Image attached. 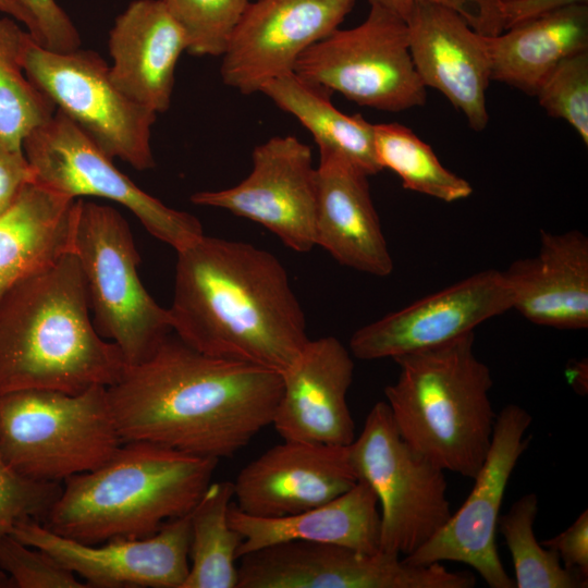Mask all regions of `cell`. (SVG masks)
Returning <instances> with one entry per match:
<instances>
[{
  "instance_id": "27",
  "label": "cell",
  "mask_w": 588,
  "mask_h": 588,
  "mask_svg": "<svg viewBox=\"0 0 588 588\" xmlns=\"http://www.w3.org/2000/svg\"><path fill=\"white\" fill-rule=\"evenodd\" d=\"M282 111L295 117L313 135L319 149L338 152L368 175L382 171L373 148V124L360 114L341 112L332 91L294 72L265 84L260 91Z\"/></svg>"
},
{
  "instance_id": "5",
  "label": "cell",
  "mask_w": 588,
  "mask_h": 588,
  "mask_svg": "<svg viewBox=\"0 0 588 588\" xmlns=\"http://www.w3.org/2000/svg\"><path fill=\"white\" fill-rule=\"evenodd\" d=\"M475 332L399 356V376L384 389L403 440L444 471L469 479L491 444L497 414L490 368L474 350Z\"/></svg>"
},
{
  "instance_id": "6",
  "label": "cell",
  "mask_w": 588,
  "mask_h": 588,
  "mask_svg": "<svg viewBox=\"0 0 588 588\" xmlns=\"http://www.w3.org/2000/svg\"><path fill=\"white\" fill-rule=\"evenodd\" d=\"M122 443L107 387L78 393L45 389L0 393V454L29 478L60 482L90 471Z\"/></svg>"
},
{
  "instance_id": "1",
  "label": "cell",
  "mask_w": 588,
  "mask_h": 588,
  "mask_svg": "<svg viewBox=\"0 0 588 588\" xmlns=\"http://www.w3.org/2000/svg\"><path fill=\"white\" fill-rule=\"evenodd\" d=\"M281 373L204 354L172 333L107 387L123 442L231 457L272 424Z\"/></svg>"
},
{
  "instance_id": "9",
  "label": "cell",
  "mask_w": 588,
  "mask_h": 588,
  "mask_svg": "<svg viewBox=\"0 0 588 588\" xmlns=\"http://www.w3.org/2000/svg\"><path fill=\"white\" fill-rule=\"evenodd\" d=\"M370 3L363 23L333 33L306 49L294 65L299 77L371 109L400 112L425 105L404 19Z\"/></svg>"
},
{
  "instance_id": "29",
  "label": "cell",
  "mask_w": 588,
  "mask_h": 588,
  "mask_svg": "<svg viewBox=\"0 0 588 588\" xmlns=\"http://www.w3.org/2000/svg\"><path fill=\"white\" fill-rule=\"evenodd\" d=\"M28 36L13 17H0V142L15 151H23L25 138L57 110L26 75L23 51Z\"/></svg>"
},
{
  "instance_id": "14",
  "label": "cell",
  "mask_w": 588,
  "mask_h": 588,
  "mask_svg": "<svg viewBox=\"0 0 588 588\" xmlns=\"http://www.w3.org/2000/svg\"><path fill=\"white\" fill-rule=\"evenodd\" d=\"M438 563L411 564L378 551L308 541H286L245 554L236 588H441Z\"/></svg>"
},
{
  "instance_id": "3",
  "label": "cell",
  "mask_w": 588,
  "mask_h": 588,
  "mask_svg": "<svg viewBox=\"0 0 588 588\" xmlns=\"http://www.w3.org/2000/svg\"><path fill=\"white\" fill-rule=\"evenodd\" d=\"M125 366L90 317L73 254L20 282L0 299V393L45 389L78 393L109 387Z\"/></svg>"
},
{
  "instance_id": "19",
  "label": "cell",
  "mask_w": 588,
  "mask_h": 588,
  "mask_svg": "<svg viewBox=\"0 0 588 588\" xmlns=\"http://www.w3.org/2000/svg\"><path fill=\"white\" fill-rule=\"evenodd\" d=\"M357 481L348 445L283 440L240 470L234 504L253 516H289L340 497Z\"/></svg>"
},
{
  "instance_id": "35",
  "label": "cell",
  "mask_w": 588,
  "mask_h": 588,
  "mask_svg": "<svg viewBox=\"0 0 588 588\" xmlns=\"http://www.w3.org/2000/svg\"><path fill=\"white\" fill-rule=\"evenodd\" d=\"M0 569L14 588H84L77 575L50 553L12 535L0 539Z\"/></svg>"
},
{
  "instance_id": "22",
  "label": "cell",
  "mask_w": 588,
  "mask_h": 588,
  "mask_svg": "<svg viewBox=\"0 0 588 588\" xmlns=\"http://www.w3.org/2000/svg\"><path fill=\"white\" fill-rule=\"evenodd\" d=\"M513 307L528 321L560 330L588 328V237L579 230L540 232L538 253L503 271Z\"/></svg>"
},
{
  "instance_id": "11",
  "label": "cell",
  "mask_w": 588,
  "mask_h": 588,
  "mask_svg": "<svg viewBox=\"0 0 588 588\" xmlns=\"http://www.w3.org/2000/svg\"><path fill=\"white\" fill-rule=\"evenodd\" d=\"M23 151L37 183L72 199L91 196L118 203L127 208L149 234L175 252L205 234L196 217L168 207L138 187L59 110L25 138Z\"/></svg>"
},
{
  "instance_id": "41",
  "label": "cell",
  "mask_w": 588,
  "mask_h": 588,
  "mask_svg": "<svg viewBox=\"0 0 588 588\" xmlns=\"http://www.w3.org/2000/svg\"><path fill=\"white\" fill-rule=\"evenodd\" d=\"M0 12L8 14L17 22L22 23L28 33L32 29V21L28 15L12 0H0Z\"/></svg>"
},
{
  "instance_id": "15",
  "label": "cell",
  "mask_w": 588,
  "mask_h": 588,
  "mask_svg": "<svg viewBox=\"0 0 588 588\" xmlns=\"http://www.w3.org/2000/svg\"><path fill=\"white\" fill-rule=\"evenodd\" d=\"M512 307L503 271L486 269L357 329L350 352L362 360L394 359L462 338Z\"/></svg>"
},
{
  "instance_id": "21",
  "label": "cell",
  "mask_w": 588,
  "mask_h": 588,
  "mask_svg": "<svg viewBox=\"0 0 588 588\" xmlns=\"http://www.w3.org/2000/svg\"><path fill=\"white\" fill-rule=\"evenodd\" d=\"M316 246L340 265L388 277L394 265L373 206L368 174L342 155L319 149Z\"/></svg>"
},
{
  "instance_id": "8",
  "label": "cell",
  "mask_w": 588,
  "mask_h": 588,
  "mask_svg": "<svg viewBox=\"0 0 588 588\" xmlns=\"http://www.w3.org/2000/svg\"><path fill=\"white\" fill-rule=\"evenodd\" d=\"M348 452L381 509L380 551L407 556L446 524L452 512L444 470L403 440L385 401L371 407Z\"/></svg>"
},
{
  "instance_id": "23",
  "label": "cell",
  "mask_w": 588,
  "mask_h": 588,
  "mask_svg": "<svg viewBox=\"0 0 588 588\" xmlns=\"http://www.w3.org/2000/svg\"><path fill=\"white\" fill-rule=\"evenodd\" d=\"M110 76L133 101L158 113L171 105L176 63L187 41L160 0H135L109 33Z\"/></svg>"
},
{
  "instance_id": "16",
  "label": "cell",
  "mask_w": 588,
  "mask_h": 588,
  "mask_svg": "<svg viewBox=\"0 0 588 588\" xmlns=\"http://www.w3.org/2000/svg\"><path fill=\"white\" fill-rule=\"evenodd\" d=\"M356 0L249 2L221 56L224 85L243 95L291 73L301 54L339 28Z\"/></svg>"
},
{
  "instance_id": "28",
  "label": "cell",
  "mask_w": 588,
  "mask_h": 588,
  "mask_svg": "<svg viewBox=\"0 0 588 588\" xmlns=\"http://www.w3.org/2000/svg\"><path fill=\"white\" fill-rule=\"evenodd\" d=\"M233 482H210L189 512L188 573L181 588H236L242 536L231 527Z\"/></svg>"
},
{
  "instance_id": "39",
  "label": "cell",
  "mask_w": 588,
  "mask_h": 588,
  "mask_svg": "<svg viewBox=\"0 0 588 588\" xmlns=\"http://www.w3.org/2000/svg\"><path fill=\"white\" fill-rule=\"evenodd\" d=\"M422 0H369L378 3L402 19H406L413 5ZM457 11L477 32H485L491 22L495 0H432Z\"/></svg>"
},
{
  "instance_id": "10",
  "label": "cell",
  "mask_w": 588,
  "mask_h": 588,
  "mask_svg": "<svg viewBox=\"0 0 588 588\" xmlns=\"http://www.w3.org/2000/svg\"><path fill=\"white\" fill-rule=\"evenodd\" d=\"M28 78L109 157L138 171L155 168L150 145L157 113L112 82L110 66L91 50H48L29 34L23 51Z\"/></svg>"
},
{
  "instance_id": "12",
  "label": "cell",
  "mask_w": 588,
  "mask_h": 588,
  "mask_svg": "<svg viewBox=\"0 0 588 588\" xmlns=\"http://www.w3.org/2000/svg\"><path fill=\"white\" fill-rule=\"evenodd\" d=\"M531 421L530 414L516 404L497 414L491 444L469 495L428 542L403 558L405 562H460L473 567L491 588H515L500 560L495 537L507 482L529 445L525 434Z\"/></svg>"
},
{
  "instance_id": "20",
  "label": "cell",
  "mask_w": 588,
  "mask_h": 588,
  "mask_svg": "<svg viewBox=\"0 0 588 588\" xmlns=\"http://www.w3.org/2000/svg\"><path fill=\"white\" fill-rule=\"evenodd\" d=\"M352 356L334 336L309 339L281 372L282 393L271 425L283 440L339 446L354 441L355 424L347 404Z\"/></svg>"
},
{
  "instance_id": "7",
  "label": "cell",
  "mask_w": 588,
  "mask_h": 588,
  "mask_svg": "<svg viewBox=\"0 0 588 588\" xmlns=\"http://www.w3.org/2000/svg\"><path fill=\"white\" fill-rule=\"evenodd\" d=\"M72 254L99 334L119 347L125 365L148 358L173 332L169 309L140 281L127 221L113 207L76 199Z\"/></svg>"
},
{
  "instance_id": "24",
  "label": "cell",
  "mask_w": 588,
  "mask_h": 588,
  "mask_svg": "<svg viewBox=\"0 0 588 588\" xmlns=\"http://www.w3.org/2000/svg\"><path fill=\"white\" fill-rule=\"evenodd\" d=\"M228 519L242 536L238 559L286 541L336 544L366 553L380 551L378 500L362 480L340 497L294 515L258 517L232 503Z\"/></svg>"
},
{
  "instance_id": "25",
  "label": "cell",
  "mask_w": 588,
  "mask_h": 588,
  "mask_svg": "<svg viewBox=\"0 0 588 588\" xmlns=\"http://www.w3.org/2000/svg\"><path fill=\"white\" fill-rule=\"evenodd\" d=\"M75 200L34 182L0 216V299L72 254Z\"/></svg>"
},
{
  "instance_id": "4",
  "label": "cell",
  "mask_w": 588,
  "mask_h": 588,
  "mask_svg": "<svg viewBox=\"0 0 588 588\" xmlns=\"http://www.w3.org/2000/svg\"><path fill=\"white\" fill-rule=\"evenodd\" d=\"M218 462L152 442H123L97 468L64 480L42 524L90 544L149 537L192 511Z\"/></svg>"
},
{
  "instance_id": "13",
  "label": "cell",
  "mask_w": 588,
  "mask_h": 588,
  "mask_svg": "<svg viewBox=\"0 0 588 588\" xmlns=\"http://www.w3.org/2000/svg\"><path fill=\"white\" fill-rule=\"evenodd\" d=\"M250 173L237 185L191 196L198 206L221 208L252 220L291 249L316 246L317 168L308 145L293 135L273 136L252 154Z\"/></svg>"
},
{
  "instance_id": "37",
  "label": "cell",
  "mask_w": 588,
  "mask_h": 588,
  "mask_svg": "<svg viewBox=\"0 0 588 588\" xmlns=\"http://www.w3.org/2000/svg\"><path fill=\"white\" fill-rule=\"evenodd\" d=\"M541 544L555 551L564 565L588 579V511L585 510L565 530Z\"/></svg>"
},
{
  "instance_id": "33",
  "label": "cell",
  "mask_w": 588,
  "mask_h": 588,
  "mask_svg": "<svg viewBox=\"0 0 588 588\" xmlns=\"http://www.w3.org/2000/svg\"><path fill=\"white\" fill-rule=\"evenodd\" d=\"M535 96L548 115L567 122L588 144V51L561 61Z\"/></svg>"
},
{
  "instance_id": "32",
  "label": "cell",
  "mask_w": 588,
  "mask_h": 588,
  "mask_svg": "<svg viewBox=\"0 0 588 588\" xmlns=\"http://www.w3.org/2000/svg\"><path fill=\"white\" fill-rule=\"evenodd\" d=\"M182 27L186 51L221 57L249 0H160Z\"/></svg>"
},
{
  "instance_id": "26",
  "label": "cell",
  "mask_w": 588,
  "mask_h": 588,
  "mask_svg": "<svg viewBox=\"0 0 588 588\" xmlns=\"http://www.w3.org/2000/svg\"><path fill=\"white\" fill-rule=\"evenodd\" d=\"M491 78L535 96L564 59L588 51V4L569 5L487 35Z\"/></svg>"
},
{
  "instance_id": "40",
  "label": "cell",
  "mask_w": 588,
  "mask_h": 588,
  "mask_svg": "<svg viewBox=\"0 0 588 588\" xmlns=\"http://www.w3.org/2000/svg\"><path fill=\"white\" fill-rule=\"evenodd\" d=\"M588 4V0H498L502 32L543 14L574 5Z\"/></svg>"
},
{
  "instance_id": "17",
  "label": "cell",
  "mask_w": 588,
  "mask_h": 588,
  "mask_svg": "<svg viewBox=\"0 0 588 588\" xmlns=\"http://www.w3.org/2000/svg\"><path fill=\"white\" fill-rule=\"evenodd\" d=\"M11 535L50 553L87 587L181 588L188 573L189 513L149 537L114 538L100 546L57 534L36 519L19 522Z\"/></svg>"
},
{
  "instance_id": "31",
  "label": "cell",
  "mask_w": 588,
  "mask_h": 588,
  "mask_svg": "<svg viewBox=\"0 0 588 588\" xmlns=\"http://www.w3.org/2000/svg\"><path fill=\"white\" fill-rule=\"evenodd\" d=\"M538 498L527 493L501 515L498 530L511 553L515 588H586L588 579L567 569L558 553L538 542L534 524Z\"/></svg>"
},
{
  "instance_id": "18",
  "label": "cell",
  "mask_w": 588,
  "mask_h": 588,
  "mask_svg": "<svg viewBox=\"0 0 588 588\" xmlns=\"http://www.w3.org/2000/svg\"><path fill=\"white\" fill-rule=\"evenodd\" d=\"M409 51L424 86L437 89L461 111L470 128L489 121L487 89L491 60L487 35L474 29L453 8L416 2L405 19Z\"/></svg>"
},
{
  "instance_id": "30",
  "label": "cell",
  "mask_w": 588,
  "mask_h": 588,
  "mask_svg": "<svg viewBox=\"0 0 588 588\" xmlns=\"http://www.w3.org/2000/svg\"><path fill=\"white\" fill-rule=\"evenodd\" d=\"M373 148L380 169L394 172L406 189L446 203L473 193L465 179L443 167L431 147L403 124H373Z\"/></svg>"
},
{
  "instance_id": "2",
  "label": "cell",
  "mask_w": 588,
  "mask_h": 588,
  "mask_svg": "<svg viewBox=\"0 0 588 588\" xmlns=\"http://www.w3.org/2000/svg\"><path fill=\"white\" fill-rule=\"evenodd\" d=\"M176 254L172 332L204 354L283 372L309 338L281 261L205 234Z\"/></svg>"
},
{
  "instance_id": "36",
  "label": "cell",
  "mask_w": 588,
  "mask_h": 588,
  "mask_svg": "<svg viewBox=\"0 0 588 588\" xmlns=\"http://www.w3.org/2000/svg\"><path fill=\"white\" fill-rule=\"evenodd\" d=\"M12 1L30 19L29 34L38 45L57 52H69L79 48L78 30L56 0Z\"/></svg>"
},
{
  "instance_id": "34",
  "label": "cell",
  "mask_w": 588,
  "mask_h": 588,
  "mask_svg": "<svg viewBox=\"0 0 588 588\" xmlns=\"http://www.w3.org/2000/svg\"><path fill=\"white\" fill-rule=\"evenodd\" d=\"M60 482L29 478L12 468L0 454V539L24 519L42 520L60 495ZM10 587L0 569V588Z\"/></svg>"
},
{
  "instance_id": "38",
  "label": "cell",
  "mask_w": 588,
  "mask_h": 588,
  "mask_svg": "<svg viewBox=\"0 0 588 588\" xmlns=\"http://www.w3.org/2000/svg\"><path fill=\"white\" fill-rule=\"evenodd\" d=\"M34 182L35 173L24 151L12 150L0 142V216Z\"/></svg>"
}]
</instances>
